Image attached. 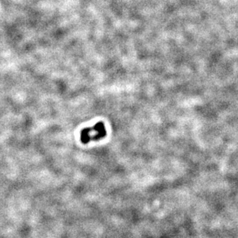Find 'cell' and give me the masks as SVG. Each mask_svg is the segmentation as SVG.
Returning <instances> with one entry per match:
<instances>
[{"instance_id":"obj_1","label":"cell","mask_w":238,"mask_h":238,"mask_svg":"<svg viewBox=\"0 0 238 238\" xmlns=\"http://www.w3.org/2000/svg\"><path fill=\"white\" fill-rule=\"evenodd\" d=\"M106 135L105 125L103 121H99L93 127H86L82 130L80 134V140L83 144L100 140Z\"/></svg>"}]
</instances>
